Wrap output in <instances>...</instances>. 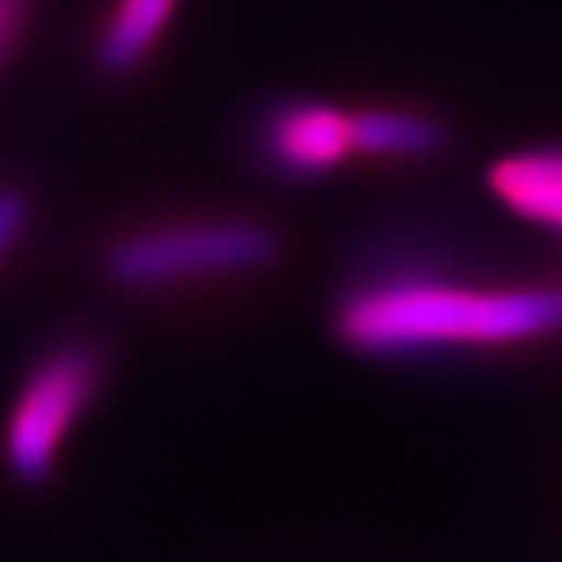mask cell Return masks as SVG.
<instances>
[{
    "label": "cell",
    "instance_id": "4",
    "mask_svg": "<svg viewBox=\"0 0 562 562\" xmlns=\"http://www.w3.org/2000/svg\"><path fill=\"white\" fill-rule=\"evenodd\" d=\"M262 160L291 179H313L353 154L350 116L316 101L281 103L260 125Z\"/></svg>",
    "mask_w": 562,
    "mask_h": 562
},
{
    "label": "cell",
    "instance_id": "1",
    "mask_svg": "<svg viewBox=\"0 0 562 562\" xmlns=\"http://www.w3.org/2000/svg\"><path fill=\"white\" fill-rule=\"evenodd\" d=\"M562 331V288H472L428 272H379L338 303V335L360 353L413 357L531 341Z\"/></svg>",
    "mask_w": 562,
    "mask_h": 562
},
{
    "label": "cell",
    "instance_id": "5",
    "mask_svg": "<svg viewBox=\"0 0 562 562\" xmlns=\"http://www.w3.org/2000/svg\"><path fill=\"white\" fill-rule=\"evenodd\" d=\"M353 150L369 157H431L447 144V132L438 120L403 110H362L350 116Z\"/></svg>",
    "mask_w": 562,
    "mask_h": 562
},
{
    "label": "cell",
    "instance_id": "6",
    "mask_svg": "<svg viewBox=\"0 0 562 562\" xmlns=\"http://www.w3.org/2000/svg\"><path fill=\"white\" fill-rule=\"evenodd\" d=\"M176 0H122L113 22L103 32L98 57L103 69L122 72L154 47V41L172 16Z\"/></svg>",
    "mask_w": 562,
    "mask_h": 562
},
{
    "label": "cell",
    "instance_id": "7",
    "mask_svg": "<svg viewBox=\"0 0 562 562\" xmlns=\"http://www.w3.org/2000/svg\"><path fill=\"white\" fill-rule=\"evenodd\" d=\"M22 225H25V203L10 191H0V250L20 235Z\"/></svg>",
    "mask_w": 562,
    "mask_h": 562
},
{
    "label": "cell",
    "instance_id": "3",
    "mask_svg": "<svg viewBox=\"0 0 562 562\" xmlns=\"http://www.w3.org/2000/svg\"><path fill=\"white\" fill-rule=\"evenodd\" d=\"M101 353L85 341L60 344L35 366L7 428V462L16 479L44 482L63 438L101 384Z\"/></svg>",
    "mask_w": 562,
    "mask_h": 562
},
{
    "label": "cell",
    "instance_id": "2",
    "mask_svg": "<svg viewBox=\"0 0 562 562\" xmlns=\"http://www.w3.org/2000/svg\"><path fill=\"white\" fill-rule=\"evenodd\" d=\"M279 238L257 222H198L138 235L113 247L110 276L125 288H154L201 276L250 272L276 260Z\"/></svg>",
    "mask_w": 562,
    "mask_h": 562
}]
</instances>
